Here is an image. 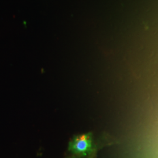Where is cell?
<instances>
[{"label":"cell","mask_w":158,"mask_h":158,"mask_svg":"<svg viewBox=\"0 0 158 158\" xmlns=\"http://www.w3.org/2000/svg\"><path fill=\"white\" fill-rule=\"evenodd\" d=\"M93 148V136L91 133L74 137L69 145V150L80 156H85L90 154Z\"/></svg>","instance_id":"1"},{"label":"cell","mask_w":158,"mask_h":158,"mask_svg":"<svg viewBox=\"0 0 158 158\" xmlns=\"http://www.w3.org/2000/svg\"></svg>","instance_id":"2"}]
</instances>
